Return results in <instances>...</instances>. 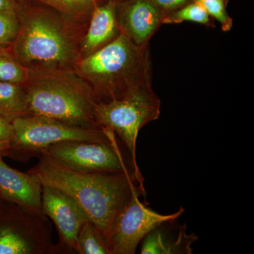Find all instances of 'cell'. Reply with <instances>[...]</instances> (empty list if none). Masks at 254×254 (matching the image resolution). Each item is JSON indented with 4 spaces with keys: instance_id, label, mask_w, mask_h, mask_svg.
Returning <instances> with one entry per match:
<instances>
[{
    "instance_id": "1",
    "label": "cell",
    "mask_w": 254,
    "mask_h": 254,
    "mask_svg": "<svg viewBox=\"0 0 254 254\" xmlns=\"http://www.w3.org/2000/svg\"><path fill=\"white\" fill-rule=\"evenodd\" d=\"M28 173L38 177L42 185L71 197L108 242L112 222L132 193L136 190L145 193L143 183L133 174L78 171L45 153H41L38 164Z\"/></svg>"
},
{
    "instance_id": "2",
    "label": "cell",
    "mask_w": 254,
    "mask_h": 254,
    "mask_svg": "<svg viewBox=\"0 0 254 254\" xmlns=\"http://www.w3.org/2000/svg\"><path fill=\"white\" fill-rule=\"evenodd\" d=\"M16 14L17 35L9 48L23 67L75 69L86 29L28 0H21Z\"/></svg>"
},
{
    "instance_id": "3",
    "label": "cell",
    "mask_w": 254,
    "mask_h": 254,
    "mask_svg": "<svg viewBox=\"0 0 254 254\" xmlns=\"http://www.w3.org/2000/svg\"><path fill=\"white\" fill-rule=\"evenodd\" d=\"M75 70L91 87L98 102L153 88L149 45L137 46L121 33L101 49L79 60Z\"/></svg>"
},
{
    "instance_id": "4",
    "label": "cell",
    "mask_w": 254,
    "mask_h": 254,
    "mask_svg": "<svg viewBox=\"0 0 254 254\" xmlns=\"http://www.w3.org/2000/svg\"><path fill=\"white\" fill-rule=\"evenodd\" d=\"M27 113L55 119L85 128H100L95 120L98 100L88 83L75 69H28L23 83Z\"/></svg>"
},
{
    "instance_id": "5",
    "label": "cell",
    "mask_w": 254,
    "mask_h": 254,
    "mask_svg": "<svg viewBox=\"0 0 254 254\" xmlns=\"http://www.w3.org/2000/svg\"><path fill=\"white\" fill-rule=\"evenodd\" d=\"M160 107L161 101L153 88L134 92L120 99L98 102L95 105L97 126L109 129L120 137L138 174H141L136 157L138 133L147 124L158 120Z\"/></svg>"
},
{
    "instance_id": "6",
    "label": "cell",
    "mask_w": 254,
    "mask_h": 254,
    "mask_svg": "<svg viewBox=\"0 0 254 254\" xmlns=\"http://www.w3.org/2000/svg\"><path fill=\"white\" fill-rule=\"evenodd\" d=\"M7 202L6 211L0 208V254L54 253L48 217L42 211Z\"/></svg>"
},
{
    "instance_id": "7",
    "label": "cell",
    "mask_w": 254,
    "mask_h": 254,
    "mask_svg": "<svg viewBox=\"0 0 254 254\" xmlns=\"http://www.w3.org/2000/svg\"><path fill=\"white\" fill-rule=\"evenodd\" d=\"M14 139L11 150L26 155H41L50 145L66 141L109 142V134L101 128L71 126L55 119L26 114L13 120Z\"/></svg>"
},
{
    "instance_id": "8",
    "label": "cell",
    "mask_w": 254,
    "mask_h": 254,
    "mask_svg": "<svg viewBox=\"0 0 254 254\" xmlns=\"http://www.w3.org/2000/svg\"><path fill=\"white\" fill-rule=\"evenodd\" d=\"M109 134V142L66 141L50 145L45 153L78 171L91 173H128L133 174L143 183V177L137 175L131 165L125 161L115 140V133L103 129Z\"/></svg>"
},
{
    "instance_id": "9",
    "label": "cell",
    "mask_w": 254,
    "mask_h": 254,
    "mask_svg": "<svg viewBox=\"0 0 254 254\" xmlns=\"http://www.w3.org/2000/svg\"><path fill=\"white\" fill-rule=\"evenodd\" d=\"M145 194L140 190L133 192L114 218L108 237L110 254H134L138 245L153 229L185 213L182 207L168 215L154 211L140 200V195Z\"/></svg>"
},
{
    "instance_id": "10",
    "label": "cell",
    "mask_w": 254,
    "mask_h": 254,
    "mask_svg": "<svg viewBox=\"0 0 254 254\" xmlns=\"http://www.w3.org/2000/svg\"><path fill=\"white\" fill-rule=\"evenodd\" d=\"M42 212L53 220L59 235L53 254H76L78 233L89 220L81 207L62 190L43 185Z\"/></svg>"
},
{
    "instance_id": "11",
    "label": "cell",
    "mask_w": 254,
    "mask_h": 254,
    "mask_svg": "<svg viewBox=\"0 0 254 254\" xmlns=\"http://www.w3.org/2000/svg\"><path fill=\"white\" fill-rule=\"evenodd\" d=\"M116 16L120 33L139 46H148L163 25V15L152 0H123L116 4Z\"/></svg>"
},
{
    "instance_id": "12",
    "label": "cell",
    "mask_w": 254,
    "mask_h": 254,
    "mask_svg": "<svg viewBox=\"0 0 254 254\" xmlns=\"http://www.w3.org/2000/svg\"><path fill=\"white\" fill-rule=\"evenodd\" d=\"M42 190L38 177L10 168L0 153V197L3 200L42 211Z\"/></svg>"
},
{
    "instance_id": "13",
    "label": "cell",
    "mask_w": 254,
    "mask_h": 254,
    "mask_svg": "<svg viewBox=\"0 0 254 254\" xmlns=\"http://www.w3.org/2000/svg\"><path fill=\"white\" fill-rule=\"evenodd\" d=\"M176 220L163 222L150 231L141 242V254H191V245L198 237L189 235L185 225L175 226Z\"/></svg>"
},
{
    "instance_id": "14",
    "label": "cell",
    "mask_w": 254,
    "mask_h": 254,
    "mask_svg": "<svg viewBox=\"0 0 254 254\" xmlns=\"http://www.w3.org/2000/svg\"><path fill=\"white\" fill-rule=\"evenodd\" d=\"M116 4L113 0H108L95 6L82 41L81 59L101 49L120 34Z\"/></svg>"
},
{
    "instance_id": "15",
    "label": "cell",
    "mask_w": 254,
    "mask_h": 254,
    "mask_svg": "<svg viewBox=\"0 0 254 254\" xmlns=\"http://www.w3.org/2000/svg\"><path fill=\"white\" fill-rule=\"evenodd\" d=\"M48 6L75 26L86 29L96 5L85 0H28ZM98 5V4H97Z\"/></svg>"
},
{
    "instance_id": "16",
    "label": "cell",
    "mask_w": 254,
    "mask_h": 254,
    "mask_svg": "<svg viewBox=\"0 0 254 254\" xmlns=\"http://www.w3.org/2000/svg\"><path fill=\"white\" fill-rule=\"evenodd\" d=\"M27 95L23 84L0 81V114L11 121L27 113Z\"/></svg>"
},
{
    "instance_id": "17",
    "label": "cell",
    "mask_w": 254,
    "mask_h": 254,
    "mask_svg": "<svg viewBox=\"0 0 254 254\" xmlns=\"http://www.w3.org/2000/svg\"><path fill=\"white\" fill-rule=\"evenodd\" d=\"M76 253L111 254L106 237L90 220L83 224L78 233Z\"/></svg>"
},
{
    "instance_id": "18",
    "label": "cell",
    "mask_w": 254,
    "mask_h": 254,
    "mask_svg": "<svg viewBox=\"0 0 254 254\" xmlns=\"http://www.w3.org/2000/svg\"><path fill=\"white\" fill-rule=\"evenodd\" d=\"M185 21L199 23L207 27H215L211 17L204 8L195 1L165 16L163 18L162 23L163 25L179 24Z\"/></svg>"
},
{
    "instance_id": "19",
    "label": "cell",
    "mask_w": 254,
    "mask_h": 254,
    "mask_svg": "<svg viewBox=\"0 0 254 254\" xmlns=\"http://www.w3.org/2000/svg\"><path fill=\"white\" fill-rule=\"evenodd\" d=\"M27 75V68L16 60L9 47L0 46V81L23 84Z\"/></svg>"
},
{
    "instance_id": "20",
    "label": "cell",
    "mask_w": 254,
    "mask_h": 254,
    "mask_svg": "<svg viewBox=\"0 0 254 254\" xmlns=\"http://www.w3.org/2000/svg\"><path fill=\"white\" fill-rule=\"evenodd\" d=\"M201 5L210 17L216 20L222 31H230L233 26V20L227 13L224 0H193Z\"/></svg>"
},
{
    "instance_id": "21",
    "label": "cell",
    "mask_w": 254,
    "mask_h": 254,
    "mask_svg": "<svg viewBox=\"0 0 254 254\" xmlns=\"http://www.w3.org/2000/svg\"><path fill=\"white\" fill-rule=\"evenodd\" d=\"M18 29L17 14L0 12V46H11L17 35Z\"/></svg>"
},
{
    "instance_id": "22",
    "label": "cell",
    "mask_w": 254,
    "mask_h": 254,
    "mask_svg": "<svg viewBox=\"0 0 254 254\" xmlns=\"http://www.w3.org/2000/svg\"><path fill=\"white\" fill-rule=\"evenodd\" d=\"M14 139L12 121L0 114V153L11 150Z\"/></svg>"
},
{
    "instance_id": "23",
    "label": "cell",
    "mask_w": 254,
    "mask_h": 254,
    "mask_svg": "<svg viewBox=\"0 0 254 254\" xmlns=\"http://www.w3.org/2000/svg\"><path fill=\"white\" fill-rule=\"evenodd\" d=\"M160 9L163 18L165 16L183 7L185 5L190 4L193 0H152Z\"/></svg>"
},
{
    "instance_id": "24",
    "label": "cell",
    "mask_w": 254,
    "mask_h": 254,
    "mask_svg": "<svg viewBox=\"0 0 254 254\" xmlns=\"http://www.w3.org/2000/svg\"><path fill=\"white\" fill-rule=\"evenodd\" d=\"M21 0H0V12L17 14Z\"/></svg>"
},
{
    "instance_id": "25",
    "label": "cell",
    "mask_w": 254,
    "mask_h": 254,
    "mask_svg": "<svg viewBox=\"0 0 254 254\" xmlns=\"http://www.w3.org/2000/svg\"><path fill=\"white\" fill-rule=\"evenodd\" d=\"M85 1H88V2H91L92 4L97 5V0H85Z\"/></svg>"
},
{
    "instance_id": "26",
    "label": "cell",
    "mask_w": 254,
    "mask_h": 254,
    "mask_svg": "<svg viewBox=\"0 0 254 254\" xmlns=\"http://www.w3.org/2000/svg\"><path fill=\"white\" fill-rule=\"evenodd\" d=\"M113 1H115V2L118 3L120 2V1H123V0H113Z\"/></svg>"
},
{
    "instance_id": "27",
    "label": "cell",
    "mask_w": 254,
    "mask_h": 254,
    "mask_svg": "<svg viewBox=\"0 0 254 254\" xmlns=\"http://www.w3.org/2000/svg\"><path fill=\"white\" fill-rule=\"evenodd\" d=\"M224 1H225V4H226L227 6V4H228L229 1H230V0H224Z\"/></svg>"
}]
</instances>
